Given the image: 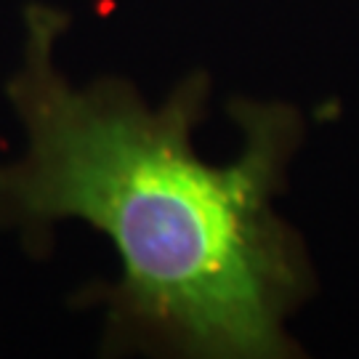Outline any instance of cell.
<instances>
[{"label": "cell", "mask_w": 359, "mask_h": 359, "mask_svg": "<svg viewBox=\"0 0 359 359\" xmlns=\"http://www.w3.org/2000/svg\"><path fill=\"white\" fill-rule=\"evenodd\" d=\"M25 29V62L6 90L27 152L0 165V226L19 231L35 258L51 253L53 226L72 218L112 240L120 280L75 298L107 306L104 354L298 357L285 320L314 293V271L301 234L274 210L306 133L298 109L231 99L243 152L231 165H208L192 149L210 96L205 72L149 109L120 77L67 83L53 62L67 11L32 3Z\"/></svg>", "instance_id": "cell-1"}]
</instances>
